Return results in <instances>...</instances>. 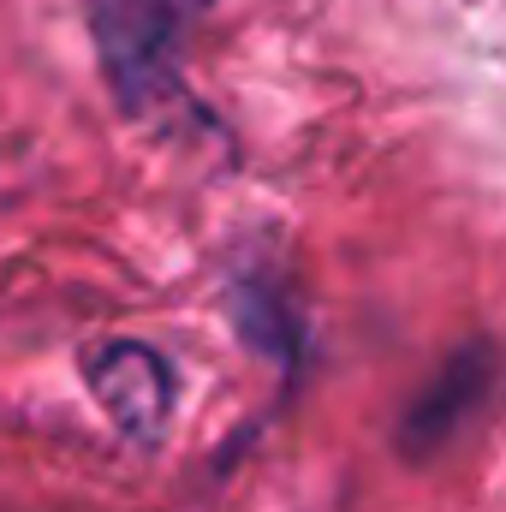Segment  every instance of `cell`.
I'll list each match as a JSON object with an SVG mask.
<instances>
[{"mask_svg": "<svg viewBox=\"0 0 506 512\" xmlns=\"http://www.w3.org/2000/svg\"><path fill=\"white\" fill-rule=\"evenodd\" d=\"M215 0H84L96 60L126 114L167 108L185 84V42Z\"/></svg>", "mask_w": 506, "mask_h": 512, "instance_id": "1", "label": "cell"}, {"mask_svg": "<svg viewBox=\"0 0 506 512\" xmlns=\"http://www.w3.org/2000/svg\"><path fill=\"white\" fill-rule=\"evenodd\" d=\"M84 382L108 423L131 441H155L173 411V364L143 340H108L84 358Z\"/></svg>", "mask_w": 506, "mask_h": 512, "instance_id": "2", "label": "cell"}, {"mask_svg": "<svg viewBox=\"0 0 506 512\" xmlns=\"http://www.w3.org/2000/svg\"><path fill=\"white\" fill-rule=\"evenodd\" d=\"M483 393H489V352L471 346V352H459V358L435 376V387L411 405V417H405V441L429 447V441L453 435V423H459L465 411H477Z\"/></svg>", "mask_w": 506, "mask_h": 512, "instance_id": "3", "label": "cell"}]
</instances>
